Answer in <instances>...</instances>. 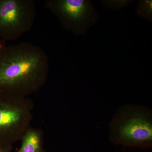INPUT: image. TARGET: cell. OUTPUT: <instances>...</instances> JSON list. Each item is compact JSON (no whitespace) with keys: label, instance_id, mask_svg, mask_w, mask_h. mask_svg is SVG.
Instances as JSON below:
<instances>
[{"label":"cell","instance_id":"obj_1","mask_svg":"<svg viewBox=\"0 0 152 152\" xmlns=\"http://www.w3.org/2000/svg\"><path fill=\"white\" fill-rule=\"evenodd\" d=\"M49 69L48 57L38 46L23 42L7 46L0 56V94L27 98L45 85Z\"/></svg>","mask_w":152,"mask_h":152},{"label":"cell","instance_id":"obj_2","mask_svg":"<svg viewBox=\"0 0 152 152\" xmlns=\"http://www.w3.org/2000/svg\"><path fill=\"white\" fill-rule=\"evenodd\" d=\"M109 139L114 145L146 149L152 147V112L145 106L121 107L109 124Z\"/></svg>","mask_w":152,"mask_h":152},{"label":"cell","instance_id":"obj_3","mask_svg":"<svg viewBox=\"0 0 152 152\" xmlns=\"http://www.w3.org/2000/svg\"><path fill=\"white\" fill-rule=\"evenodd\" d=\"M32 101L27 98L0 94V145L20 140L33 118Z\"/></svg>","mask_w":152,"mask_h":152},{"label":"cell","instance_id":"obj_4","mask_svg":"<svg viewBox=\"0 0 152 152\" xmlns=\"http://www.w3.org/2000/svg\"><path fill=\"white\" fill-rule=\"evenodd\" d=\"M36 15L33 0H0V38L16 40L31 29Z\"/></svg>","mask_w":152,"mask_h":152},{"label":"cell","instance_id":"obj_5","mask_svg":"<svg viewBox=\"0 0 152 152\" xmlns=\"http://www.w3.org/2000/svg\"><path fill=\"white\" fill-rule=\"evenodd\" d=\"M45 7L54 14L66 29L77 35L84 34L96 20L94 9L86 0H47Z\"/></svg>","mask_w":152,"mask_h":152},{"label":"cell","instance_id":"obj_6","mask_svg":"<svg viewBox=\"0 0 152 152\" xmlns=\"http://www.w3.org/2000/svg\"><path fill=\"white\" fill-rule=\"evenodd\" d=\"M20 141L21 145L17 152H46L43 148V134L40 129L30 126Z\"/></svg>","mask_w":152,"mask_h":152},{"label":"cell","instance_id":"obj_7","mask_svg":"<svg viewBox=\"0 0 152 152\" xmlns=\"http://www.w3.org/2000/svg\"><path fill=\"white\" fill-rule=\"evenodd\" d=\"M12 150V145H0V152H11Z\"/></svg>","mask_w":152,"mask_h":152},{"label":"cell","instance_id":"obj_8","mask_svg":"<svg viewBox=\"0 0 152 152\" xmlns=\"http://www.w3.org/2000/svg\"><path fill=\"white\" fill-rule=\"evenodd\" d=\"M7 46L6 45L5 41L0 38V56L2 54Z\"/></svg>","mask_w":152,"mask_h":152}]
</instances>
